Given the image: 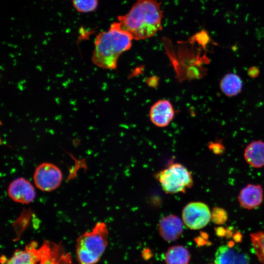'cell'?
<instances>
[{
    "label": "cell",
    "mask_w": 264,
    "mask_h": 264,
    "mask_svg": "<svg viewBox=\"0 0 264 264\" xmlns=\"http://www.w3.org/2000/svg\"><path fill=\"white\" fill-rule=\"evenodd\" d=\"M160 6L156 0H137L128 13L117 17L120 28L133 40L153 37L162 28Z\"/></svg>",
    "instance_id": "obj_1"
},
{
    "label": "cell",
    "mask_w": 264,
    "mask_h": 264,
    "mask_svg": "<svg viewBox=\"0 0 264 264\" xmlns=\"http://www.w3.org/2000/svg\"><path fill=\"white\" fill-rule=\"evenodd\" d=\"M132 40L129 34L121 29L118 22H113L108 30L96 36L92 63L103 69H115L119 57L131 47Z\"/></svg>",
    "instance_id": "obj_2"
},
{
    "label": "cell",
    "mask_w": 264,
    "mask_h": 264,
    "mask_svg": "<svg viewBox=\"0 0 264 264\" xmlns=\"http://www.w3.org/2000/svg\"><path fill=\"white\" fill-rule=\"evenodd\" d=\"M106 224L97 222L90 231L80 235L76 241V253L80 264H95L103 254L108 242Z\"/></svg>",
    "instance_id": "obj_3"
},
{
    "label": "cell",
    "mask_w": 264,
    "mask_h": 264,
    "mask_svg": "<svg viewBox=\"0 0 264 264\" xmlns=\"http://www.w3.org/2000/svg\"><path fill=\"white\" fill-rule=\"evenodd\" d=\"M155 176L162 189L167 194L184 193L193 185L191 172L180 163L172 164Z\"/></svg>",
    "instance_id": "obj_4"
},
{
    "label": "cell",
    "mask_w": 264,
    "mask_h": 264,
    "mask_svg": "<svg viewBox=\"0 0 264 264\" xmlns=\"http://www.w3.org/2000/svg\"><path fill=\"white\" fill-rule=\"evenodd\" d=\"M62 173L56 165L49 162H44L35 169L33 180L36 186L44 192L56 190L61 185Z\"/></svg>",
    "instance_id": "obj_5"
},
{
    "label": "cell",
    "mask_w": 264,
    "mask_h": 264,
    "mask_svg": "<svg viewBox=\"0 0 264 264\" xmlns=\"http://www.w3.org/2000/svg\"><path fill=\"white\" fill-rule=\"evenodd\" d=\"M211 212L205 203L200 201L186 204L182 212L184 223L192 230L200 229L206 226L211 219Z\"/></svg>",
    "instance_id": "obj_6"
},
{
    "label": "cell",
    "mask_w": 264,
    "mask_h": 264,
    "mask_svg": "<svg viewBox=\"0 0 264 264\" xmlns=\"http://www.w3.org/2000/svg\"><path fill=\"white\" fill-rule=\"evenodd\" d=\"M7 194L15 202L29 204L34 200L36 192L30 182L23 177L17 178L9 184Z\"/></svg>",
    "instance_id": "obj_7"
},
{
    "label": "cell",
    "mask_w": 264,
    "mask_h": 264,
    "mask_svg": "<svg viewBox=\"0 0 264 264\" xmlns=\"http://www.w3.org/2000/svg\"><path fill=\"white\" fill-rule=\"evenodd\" d=\"M175 115L171 103L168 100L161 99L155 102L151 107L149 118L155 126L163 128L169 125Z\"/></svg>",
    "instance_id": "obj_8"
},
{
    "label": "cell",
    "mask_w": 264,
    "mask_h": 264,
    "mask_svg": "<svg viewBox=\"0 0 264 264\" xmlns=\"http://www.w3.org/2000/svg\"><path fill=\"white\" fill-rule=\"evenodd\" d=\"M215 264H249L248 255L232 244L222 245L215 253Z\"/></svg>",
    "instance_id": "obj_9"
},
{
    "label": "cell",
    "mask_w": 264,
    "mask_h": 264,
    "mask_svg": "<svg viewBox=\"0 0 264 264\" xmlns=\"http://www.w3.org/2000/svg\"><path fill=\"white\" fill-rule=\"evenodd\" d=\"M158 230L160 235L164 240L173 242L177 240L182 234L183 223L177 216L168 215L160 220Z\"/></svg>",
    "instance_id": "obj_10"
},
{
    "label": "cell",
    "mask_w": 264,
    "mask_h": 264,
    "mask_svg": "<svg viewBox=\"0 0 264 264\" xmlns=\"http://www.w3.org/2000/svg\"><path fill=\"white\" fill-rule=\"evenodd\" d=\"M238 200L240 205L247 209H252L259 206L263 200L262 186L259 184H248L241 190Z\"/></svg>",
    "instance_id": "obj_11"
},
{
    "label": "cell",
    "mask_w": 264,
    "mask_h": 264,
    "mask_svg": "<svg viewBox=\"0 0 264 264\" xmlns=\"http://www.w3.org/2000/svg\"><path fill=\"white\" fill-rule=\"evenodd\" d=\"M244 157L246 162L254 168H260L264 166V142L256 140L246 147Z\"/></svg>",
    "instance_id": "obj_12"
},
{
    "label": "cell",
    "mask_w": 264,
    "mask_h": 264,
    "mask_svg": "<svg viewBox=\"0 0 264 264\" xmlns=\"http://www.w3.org/2000/svg\"><path fill=\"white\" fill-rule=\"evenodd\" d=\"M220 88L222 93L229 97L239 94L242 88V81L241 77L234 73L225 74L220 83Z\"/></svg>",
    "instance_id": "obj_13"
},
{
    "label": "cell",
    "mask_w": 264,
    "mask_h": 264,
    "mask_svg": "<svg viewBox=\"0 0 264 264\" xmlns=\"http://www.w3.org/2000/svg\"><path fill=\"white\" fill-rule=\"evenodd\" d=\"M190 254L189 251L180 245L169 247L165 254L166 264H189Z\"/></svg>",
    "instance_id": "obj_14"
},
{
    "label": "cell",
    "mask_w": 264,
    "mask_h": 264,
    "mask_svg": "<svg viewBox=\"0 0 264 264\" xmlns=\"http://www.w3.org/2000/svg\"><path fill=\"white\" fill-rule=\"evenodd\" d=\"M251 241L259 261L264 264V232L250 234Z\"/></svg>",
    "instance_id": "obj_15"
},
{
    "label": "cell",
    "mask_w": 264,
    "mask_h": 264,
    "mask_svg": "<svg viewBox=\"0 0 264 264\" xmlns=\"http://www.w3.org/2000/svg\"><path fill=\"white\" fill-rule=\"evenodd\" d=\"M71 1L74 8L82 13L92 12L98 5V0H71Z\"/></svg>",
    "instance_id": "obj_16"
},
{
    "label": "cell",
    "mask_w": 264,
    "mask_h": 264,
    "mask_svg": "<svg viewBox=\"0 0 264 264\" xmlns=\"http://www.w3.org/2000/svg\"><path fill=\"white\" fill-rule=\"evenodd\" d=\"M228 216L226 211L220 207H215L211 213L212 221L217 224H222L227 220Z\"/></svg>",
    "instance_id": "obj_17"
},
{
    "label": "cell",
    "mask_w": 264,
    "mask_h": 264,
    "mask_svg": "<svg viewBox=\"0 0 264 264\" xmlns=\"http://www.w3.org/2000/svg\"><path fill=\"white\" fill-rule=\"evenodd\" d=\"M209 148L215 153L220 154L223 151V146L220 143H211L209 145Z\"/></svg>",
    "instance_id": "obj_18"
},
{
    "label": "cell",
    "mask_w": 264,
    "mask_h": 264,
    "mask_svg": "<svg viewBox=\"0 0 264 264\" xmlns=\"http://www.w3.org/2000/svg\"><path fill=\"white\" fill-rule=\"evenodd\" d=\"M241 235L239 233L236 234L234 236V240L235 241L239 242L241 240Z\"/></svg>",
    "instance_id": "obj_19"
}]
</instances>
